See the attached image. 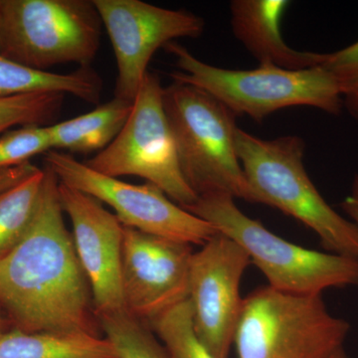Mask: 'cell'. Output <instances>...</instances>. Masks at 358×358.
<instances>
[{"label": "cell", "instance_id": "cell-8", "mask_svg": "<svg viewBox=\"0 0 358 358\" xmlns=\"http://www.w3.org/2000/svg\"><path fill=\"white\" fill-rule=\"evenodd\" d=\"M164 89L159 78L148 72L121 133L109 147L85 164L110 178L145 179L185 209L199 197L179 166L176 141L164 110Z\"/></svg>", "mask_w": 358, "mask_h": 358}, {"label": "cell", "instance_id": "cell-15", "mask_svg": "<svg viewBox=\"0 0 358 358\" xmlns=\"http://www.w3.org/2000/svg\"><path fill=\"white\" fill-rule=\"evenodd\" d=\"M134 102L115 98L87 114L47 126L51 150L70 154L102 152L121 133Z\"/></svg>", "mask_w": 358, "mask_h": 358}, {"label": "cell", "instance_id": "cell-9", "mask_svg": "<svg viewBox=\"0 0 358 358\" xmlns=\"http://www.w3.org/2000/svg\"><path fill=\"white\" fill-rule=\"evenodd\" d=\"M44 162L60 182L112 207L127 227L200 246L219 233L210 223L185 210L150 183L136 185L110 178L57 150L45 154Z\"/></svg>", "mask_w": 358, "mask_h": 358}, {"label": "cell", "instance_id": "cell-11", "mask_svg": "<svg viewBox=\"0 0 358 358\" xmlns=\"http://www.w3.org/2000/svg\"><path fill=\"white\" fill-rule=\"evenodd\" d=\"M251 264L241 246L218 233L193 252L188 300L195 333L215 358H228L234 345L244 298L242 278Z\"/></svg>", "mask_w": 358, "mask_h": 358}, {"label": "cell", "instance_id": "cell-21", "mask_svg": "<svg viewBox=\"0 0 358 358\" xmlns=\"http://www.w3.org/2000/svg\"><path fill=\"white\" fill-rule=\"evenodd\" d=\"M65 94L55 92L0 98V136L15 127L48 126L61 112Z\"/></svg>", "mask_w": 358, "mask_h": 358}, {"label": "cell", "instance_id": "cell-10", "mask_svg": "<svg viewBox=\"0 0 358 358\" xmlns=\"http://www.w3.org/2000/svg\"><path fill=\"white\" fill-rule=\"evenodd\" d=\"M93 3L114 49L115 96L129 102H134L160 47L178 38H199L204 31V20L189 11L141 0H93Z\"/></svg>", "mask_w": 358, "mask_h": 358}, {"label": "cell", "instance_id": "cell-3", "mask_svg": "<svg viewBox=\"0 0 358 358\" xmlns=\"http://www.w3.org/2000/svg\"><path fill=\"white\" fill-rule=\"evenodd\" d=\"M164 106L179 166L197 197L227 195L256 203L237 155L236 115L206 92L176 81L164 89Z\"/></svg>", "mask_w": 358, "mask_h": 358}, {"label": "cell", "instance_id": "cell-24", "mask_svg": "<svg viewBox=\"0 0 358 358\" xmlns=\"http://www.w3.org/2000/svg\"><path fill=\"white\" fill-rule=\"evenodd\" d=\"M341 208L358 226V174L353 178L352 190L341 203Z\"/></svg>", "mask_w": 358, "mask_h": 358}, {"label": "cell", "instance_id": "cell-16", "mask_svg": "<svg viewBox=\"0 0 358 358\" xmlns=\"http://www.w3.org/2000/svg\"><path fill=\"white\" fill-rule=\"evenodd\" d=\"M102 90V79L90 67L79 68L69 74L34 70L14 62L0 51V98L55 92L96 105Z\"/></svg>", "mask_w": 358, "mask_h": 358}, {"label": "cell", "instance_id": "cell-1", "mask_svg": "<svg viewBox=\"0 0 358 358\" xmlns=\"http://www.w3.org/2000/svg\"><path fill=\"white\" fill-rule=\"evenodd\" d=\"M44 171L29 227L0 257V308L13 329L25 333L98 336L91 288L63 217L59 180L48 167Z\"/></svg>", "mask_w": 358, "mask_h": 358}, {"label": "cell", "instance_id": "cell-5", "mask_svg": "<svg viewBox=\"0 0 358 358\" xmlns=\"http://www.w3.org/2000/svg\"><path fill=\"white\" fill-rule=\"evenodd\" d=\"M185 210L203 219L248 254L271 288L315 296L331 288L358 286V259L291 243L250 218L227 195L200 197Z\"/></svg>", "mask_w": 358, "mask_h": 358}, {"label": "cell", "instance_id": "cell-19", "mask_svg": "<svg viewBox=\"0 0 358 358\" xmlns=\"http://www.w3.org/2000/svg\"><path fill=\"white\" fill-rule=\"evenodd\" d=\"M98 320L117 358H171L148 322L136 319L126 310Z\"/></svg>", "mask_w": 358, "mask_h": 358}, {"label": "cell", "instance_id": "cell-25", "mask_svg": "<svg viewBox=\"0 0 358 358\" xmlns=\"http://www.w3.org/2000/svg\"><path fill=\"white\" fill-rule=\"evenodd\" d=\"M331 358H350L348 357V355H346L345 350L343 348H341V350H339L338 352H336L334 353L333 357Z\"/></svg>", "mask_w": 358, "mask_h": 358}, {"label": "cell", "instance_id": "cell-26", "mask_svg": "<svg viewBox=\"0 0 358 358\" xmlns=\"http://www.w3.org/2000/svg\"><path fill=\"white\" fill-rule=\"evenodd\" d=\"M4 329V319L2 317L1 308H0V331H3Z\"/></svg>", "mask_w": 358, "mask_h": 358}, {"label": "cell", "instance_id": "cell-7", "mask_svg": "<svg viewBox=\"0 0 358 358\" xmlns=\"http://www.w3.org/2000/svg\"><path fill=\"white\" fill-rule=\"evenodd\" d=\"M102 26L89 0H0V51L34 70L90 67Z\"/></svg>", "mask_w": 358, "mask_h": 358}, {"label": "cell", "instance_id": "cell-12", "mask_svg": "<svg viewBox=\"0 0 358 358\" xmlns=\"http://www.w3.org/2000/svg\"><path fill=\"white\" fill-rule=\"evenodd\" d=\"M192 245L124 226L122 286L129 315L150 322L188 299Z\"/></svg>", "mask_w": 358, "mask_h": 358}, {"label": "cell", "instance_id": "cell-13", "mask_svg": "<svg viewBox=\"0 0 358 358\" xmlns=\"http://www.w3.org/2000/svg\"><path fill=\"white\" fill-rule=\"evenodd\" d=\"M58 192L63 211L72 222L75 251L91 288L96 319L124 312L122 286L124 225L99 200L86 193L60 181Z\"/></svg>", "mask_w": 358, "mask_h": 358}, {"label": "cell", "instance_id": "cell-4", "mask_svg": "<svg viewBox=\"0 0 358 358\" xmlns=\"http://www.w3.org/2000/svg\"><path fill=\"white\" fill-rule=\"evenodd\" d=\"M164 48L173 54L180 69L171 75L173 81L206 92L235 115L262 122L277 110L299 106L334 115L343 110L338 84L322 66L287 70L259 65L253 70H229L204 63L176 42Z\"/></svg>", "mask_w": 358, "mask_h": 358}, {"label": "cell", "instance_id": "cell-2", "mask_svg": "<svg viewBox=\"0 0 358 358\" xmlns=\"http://www.w3.org/2000/svg\"><path fill=\"white\" fill-rule=\"evenodd\" d=\"M240 164L256 203L275 207L305 224L329 253L358 259V226L331 208L305 164V143L296 136L263 140L237 128Z\"/></svg>", "mask_w": 358, "mask_h": 358}, {"label": "cell", "instance_id": "cell-22", "mask_svg": "<svg viewBox=\"0 0 358 358\" xmlns=\"http://www.w3.org/2000/svg\"><path fill=\"white\" fill-rule=\"evenodd\" d=\"M51 150L47 126H25L0 136V169L21 166Z\"/></svg>", "mask_w": 358, "mask_h": 358}, {"label": "cell", "instance_id": "cell-23", "mask_svg": "<svg viewBox=\"0 0 358 358\" xmlns=\"http://www.w3.org/2000/svg\"><path fill=\"white\" fill-rule=\"evenodd\" d=\"M338 84L343 107L358 120V41L341 50L324 53L320 65Z\"/></svg>", "mask_w": 358, "mask_h": 358}, {"label": "cell", "instance_id": "cell-17", "mask_svg": "<svg viewBox=\"0 0 358 358\" xmlns=\"http://www.w3.org/2000/svg\"><path fill=\"white\" fill-rule=\"evenodd\" d=\"M45 176L31 162L0 169V257L22 238L36 209Z\"/></svg>", "mask_w": 358, "mask_h": 358}, {"label": "cell", "instance_id": "cell-14", "mask_svg": "<svg viewBox=\"0 0 358 358\" xmlns=\"http://www.w3.org/2000/svg\"><path fill=\"white\" fill-rule=\"evenodd\" d=\"M289 3L285 0H233L231 26L235 37L259 61V65L287 70L322 65L324 53L294 50L282 38V18Z\"/></svg>", "mask_w": 358, "mask_h": 358}, {"label": "cell", "instance_id": "cell-20", "mask_svg": "<svg viewBox=\"0 0 358 358\" xmlns=\"http://www.w3.org/2000/svg\"><path fill=\"white\" fill-rule=\"evenodd\" d=\"M148 326L171 358H215L195 333L192 308L188 299L155 317Z\"/></svg>", "mask_w": 358, "mask_h": 358}, {"label": "cell", "instance_id": "cell-18", "mask_svg": "<svg viewBox=\"0 0 358 358\" xmlns=\"http://www.w3.org/2000/svg\"><path fill=\"white\" fill-rule=\"evenodd\" d=\"M0 358H117L106 338L85 333L0 331Z\"/></svg>", "mask_w": 358, "mask_h": 358}, {"label": "cell", "instance_id": "cell-6", "mask_svg": "<svg viewBox=\"0 0 358 358\" xmlns=\"http://www.w3.org/2000/svg\"><path fill=\"white\" fill-rule=\"evenodd\" d=\"M350 331V322L329 312L322 294L264 286L244 298L234 345L238 358H331Z\"/></svg>", "mask_w": 358, "mask_h": 358}]
</instances>
